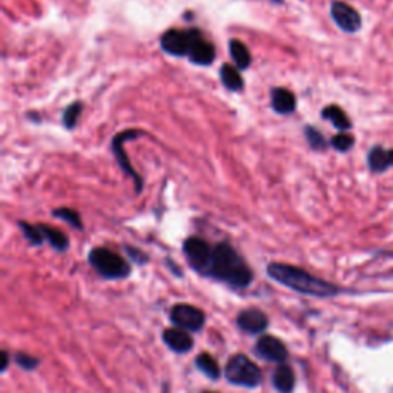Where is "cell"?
I'll list each match as a JSON object with an SVG mask.
<instances>
[{"label":"cell","instance_id":"30bf717a","mask_svg":"<svg viewBox=\"0 0 393 393\" xmlns=\"http://www.w3.org/2000/svg\"><path fill=\"white\" fill-rule=\"evenodd\" d=\"M255 353L266 361L283 364L288 360L289 350L281 340L272 337V335H263L256 341Z\"/></svg>","mask_w":393,"mask_h":393},{"label":"cell","instance_id":"cb8c5ba5","mask_svg":"<svg viewBox=\"0 0 393 393\" xmlns=\"http://www.w3.org/2000/svg\"><path fill=\"white\" fill-rule=\"evenodd\" d=\"M53 217L63 220L68 223L71 227H74L77 231H83V221L80 213L71 208H57L53 211Z\"/></svg>","mask_w":393,"mask_h":393},{"label":"cell","instance_id":"83f0119b","mask_svg":"<svg viewBox=\"0 0 393 393\" xmlns=\"http://www.w3.org/2000/svg\"><path fill=\"white\" fill-rule=\"evenodd\" d=\"M8 363H10V355H8V352H2V366H0V370L2 372H5L6 370V367H8Z\"/></svg>","mask_w":393,"mask_h":393},{"label":"cell","instance_id":"4fadbf2b","mask_svg":"<svg viewBox=\"0 0 393 393\" xmlns=\"http://www.w3.org/2000/svg\"><path fill=\"white\" fill-rule=\"evenodd\" d=\"M163 342L175 353H188L194 347V338L180 327H169L163 332Z\"/></svg>","mask_w":393,"mask_h":393},{"label":"cell","instance_id":"6da1fadb","mask_svg":"<svg viewBox=\"0 0 393 393\" xmlns=\"http://www.w3.org/2000/svg\"><path fill=\"white\" fill-rule=\"evenodd\" d=\"M163 53L173 57H186L197 67H211L217 59V49L198 28L164 31L160 35Z\"/></svg>","mask_w":393,"mask_h":393},{"label":"cell","instance_id":"3957f363","mask_svg":"<svg viewBox=\"0 0 393 393\" xmlns=\"http://www.w3.org/2000/svg\"><path fill=\"white\" fill-rule=\"evenodd\" d=\"M268 275L280 283L286 288L298 292L303 295H311V297H333L337 295L340 289L337 286L327 283L321 278L312 275L307 270L292 266V264H284V263H270L266 268Z\"/></svg>","mask_w":393,"mask_h":393},{"label":"cell","instance_id":"52a82bcc","mask_svg":"<svg viewBox=\"0 0 393 393\" xmlns=\"http://www.w3.org/2000/svg\"><path fill=\"white\" fill-rule=\"evenodd\" d=\"M183 254L195 272L204 275L211 260L212 245L202 237H189L183 243Z\"/></svg>","mask_w":393,"mask_h":393},{"label":"cell","instance_id":"7c38bea8","mask_svg":"<svg viewBox=\"0 0 393 393\" xmlns=\"http://www.w3.org/2000/svg\"><path fill=\"white\" fill-rule=\"evenodd\" d=\"M270 108L278 116H290L297 111V96L288 88L270 89Z\"/></svg>","mask_w":393,"mask_h":393},{"label":"cell","instance_id":"d6986e66","mask_svg":"<svg viewBox=\"0 0 393 393\" xmlns=\"http://www.w3.org/2000/svg\"><path fill=\"white\" fill-rule=\"evenodd\" d=\"M42 232H44V237L45 241L49 243V246H51L54 251L57 252H65L69 249V238L67 237V234H63L62 231L55 229V227H51L48 225H42Z\"/></svg>","mask_w":393,"mask_h":393},{"label":"cell","instance_id":"8992f818","mask_svg":"<svg viewBox=\"0 0 393 393\" xmlns=\"http://www.w3.org/2000/svg\"><path fill=\"white\" fill-rule=\"evenodd\" d=\"M143 135H146L145 131H140V130H126V131H121L119 134H116L111 140V151L116 157V161L121 169V173L126 177H131L132 182H134V188L137 194L143 191V186H145V182H143L141 175L137 173L132 168V164L130 161V157H128L126 151H125V145L126 141L134 140V139H139L143 137Z\"/></svg>","mask_w":393,"mask_h":393},{"label":"cell","instance_id":"ffe728a7","mask_svg":"<svg viewBox=\"0 0 393 393\" xmlns=\"http://www.w3.org/2000/svg\"><path fill=\"white\" fill-rule=\"evenodd\" d=\"M195 367H197L200 372H202L203 375L208 376L209 380L217 381L218 378L221 376V369H220V366H218L217 360L213 358V356L209 355V353L198 355L197 360H195Z\"/></svg>","mask_w":393,"mask_h":393},{"label":"cell","instance_id":"44dd1931","mask_svg":"<svg viewBox=\"0 0 393 393\" xmlns=\"http://www.w3.org/2000/svg\"><path fill=\"white\" fill-rule=\"evenodd\" d=\"M85 110L83 103L80 100H76V102H71L65 110L62 112V123L65 126V130L73 131L78 125V120H80L82 112Z\"/></svg>","mask_w":393,"mask_h":393},{"label":"cell","instance_id":"5b68a950","mask_svg":"<svg viewBox=\"0 0 393 393\" xmlns=\"http://www.w3.org/2000/svg\"><path fill=\"white\" fill-rule=\"evenodd\" d=\"M226 380L234 385H240V387L246 389H255L259 387L263 380L261 370L259 366L246 355H234L232 358L227 361L225 369Z\"/></svg>","mask_w":393,"mask_h":393},{"label":"cell","instance_id":"9a60e30c","mask_svg":"<svg viewBox=\"0 0 393 393\" xmlns=\"http://www.w3.org/2000/svg\"><path fill=\"white\" fill-rule=\"evenodd\" d=\"M220 82L231 92H241L245 89V80H243L240 69L235 65H229V63H225L220 68Z\"/></svg>","mask_w":393,"mask_h":393},{"label":"cell","instance_id":"d4e9b609","mask_svg":"<svg viewBox=\"0 0 393 393\" xmlns=\"http://www.w3.org/2000/svg\"><path fill=\"white\" fill-rule=\"evenodd\" d=\"M329 145H331L335 149V151L347 152L353 148L355 139H353V135H350L347 132H340L337 135H333L331 141H329Z\"/></svg>","mask_w":393,"mask_h":393},{"label":"cell","instance_id":"f546056e","mask_svg":"<svg viewBox=\"0 0 393 393\" xmlns=\"http://www.w3.org/2000/svg\"><path fill=\"white\" fill-rule=\"evenodd\" d=\"M203 393H216V392H203Z\"/></svg>","mask_w":393,"mask_h":393},{"label":"cell","instance_id":"9c48e42d","mask_svg":"<svg viewBox=\"0 0 393 393\" xmlns=\"http://www.w3.org/2000/svg\"><path fill=\"white\" fill-rule=\"evenodd\" d=\"M331 17L341 31L355 34L361 30V16L353 6L341 0H333L331 3Z\"/></svg>","mask_w":393,"mask_h":393},{"label":"cell","instance_id":"ba28073f","mask_svg":"<svg viewBox=\"0 0 393 393\" xmlns=\"http://www.w3.org/2000/svg\"><path fill=\"white\" fill-rule=\"evenodd\" d=\"M171 321L175 327L184 329L188 332H198L202 331L204 323H206V315L202 309H198L197 306L192 304H175L171 309Z\"/></svg>","mask_w":393,"mask_h":393},{"label":"cell","instance_id":"7a4b0ae2","mask_svg":"<svg viewBox=\"0 0 393 393\" xmlns=\"http://www.w3.org/2000/svg\"><path fill=\"white\" fill-rule=\"evenodd\" d=\"M204 277L226 283L237 289H245L254 281V272L246 260L235 251L229 243H217L212 246L211 260Z\"/></svg>","mask_w":393,"mask_h":393},{"label":"cell","instance_id":"603a6c76","mask_svg":"<svg viewBox=\"0 0 393 393\" xmlns=\"http://www.w3.org/2000/svg\"><path fill=\"white\" fill-rule=\"evenodd\" d=\"M304 137H306V141H307V145L311 146L312 151H317V152H323L327 149L329 146V143L326 141V137L323 134H321L317 128H313V126H304Z\"/></svg>","mask_w":393,"mask_h":393},{"label":"cell","instance_id":"e0dca14e","mask_svg":"<svg viewBox=\"0 0 393 393\" xmlns=\"http://www.w3.org/2000/svg\"><path fill=\"white\" fill-rule=\"evenodd\" d=\"M272 384L278 393H292L295 389V375L289 366L281 364L272 375Z\"/></svg>","mask_w":393,"mask_h":393},{"label":"cell","instance_id":"4316f807","mask_svg":"<svg viewBox=\"0 0 393 393\" xmlns=\"http://www.w3.org/2000/svg\"><path fill=\"white\" fill-rule=\"evenodd\" d=\"M125 251H126L128 256H130V259H131L132 261L137 263V264H145V263L149 260L148 255L143 254V252L140 251V249H137V247L125 246Z\"/></svg>","mask_w":393,"mask_h":393},{"label":"cell","instance_id":"8fae6325","mask_svg":"<svg viewBox=\"0 0 393 393\" xmlns=\"http://www.w3.org/2000/svg\"><path fill=\"white\" fill-rule=\"evenodd\" d=\"M237 326L243 332L256 335L266 331L269 326V320L266 313L261 312L260 309H246L238 313Z\"/></svg>","mask_w":393,"mask_h":393},{"label":"cell","instance_id":"277c9868","mask_svg":"<svg viewBox=\"0 0 393 393\" xmlns=\"http://www.w3.org/2000/svg\"><path fill=\"white\" fill-rule=\"evenodd\" d=\"M88 261L105 280H125L132 272L131 264L108 247L92 249L88 255Z\"/></svg>","mask_w":393,"mask_h":393},{"label":"cell","instance_id":"f1b7e54d","mask_svg":"<svg viewBox=\"0 0 393 393\" xmlns=\"http://www.w3.org/2000/svg\"><path fill=\"white\" fill-rule=\"evenodd\" d=\"M270 2H272V3H275V5H283V2H284V0H270Z\"/></svg>","mask_w":393,"mask_h":393},{"label":"cell","instance_id":"484cf974","mask_svg":"<svg viewBox=\"0 0 393 393\" xmlns=\"http://www.w3.org/2000/svg\"><path fill=\"white\" fill-rule=\"evenodd\" d=\"M14 361H16V364L20 369L28 370V372L34 370L40 364V361L35 358V356H31L24 352H17L16 355H14Z\"/></svg>","mask_w":393,"mask_h":393},{"label":"cell","instance_id":"7402d4cb","mask_svg":"<svg viewBox=\"0 0 393 393\" xmlns=\"http://www.w3.org/2000/svg\"><path fill=\"white\" fill-rule=\"evenodd\" d=\"M17 226H19L20 232L24 234V237L28 240V243H30V245L42 246L44 243H46L45 237H44V232H42L40 225H31V223H28V221L20 220Z\"/></svg>","mask_w":393,"mask_h":393},{"label":"cell","instance_id":"2e32d148","mask_svg":"<svg viewBox=\"0 0 393 393\" xmlns=\"http://www.w3.org/2000/svg\"><path fill=\"white\" fill-rule=\"evenodd\" d=\"M229 55L234 60V65L240 71H246L252 65V54L249 48L240 39L229 40Z\"/></svg>","mask_w":393,"mask_h":393},{"label":"cell","instance_id":"ac0fdd59","mask_svg":"<svg viewBox=\"0 0 393 393\" xmlns=\"http://www.w3.org/2000/svg\"><path fill=\"white\" fill-rule=\"evenodd\" d=\"M321 117L331 121L340 132H347L350 128H352V121L349 120L347 114L337 105H329L321 110Z\"/></svg>","mask_w":393,"mask_h":393},{"label":"cell","instance_id":"5bb4252c","mask_svg":"<svg viewBox=\"0 0 393 393\" xmlns=\"http://www.w3.org/2000/svg\"><path fill=\"white\" fill-rule=\"evenodd\" d=\"M369 169L375 174L385 173V171L393 166V149L387 151L381 146H374L367 155Z\"/></svg>","mask_w":393,"mask_h":393}]
</instances>
